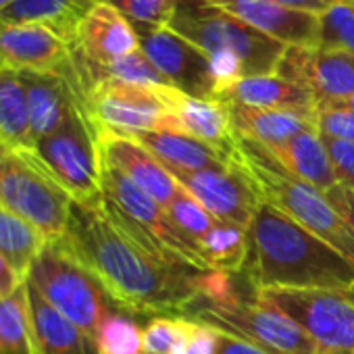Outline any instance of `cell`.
<instances>
[{"mask_svg": "<svg viewBox=\"0 0 354 354\" xmlns=\"http://www.w3.org/2000/svg\"><path fill=\"white\" fill-rule=\"evenodd\" d=\"M283 46H317L319 15L288 9L275 0H209Z\"/></svg>", "mask_w": 354, "mask_h": 354, "instance_id": "e0dca14e", "label": "cell"}, {"mask_svg": "<svg viewBox=\"0 0 354 354\" xmlns=\"http://www.w3.org/2000/svg\"><path fill=\"white\" fill-rule=\"evenodd\" d=\"M0 205L36 227L50 244L63 238L73 198L30 152L13 150L0 156Z\"/></svg>", "mask_w": 354, "mask_h": 354, "instance_id": "9c48e42d", "label": "cell"}, {"mask_svg": "<svg viewBox=\"0 0 354 354\" xmlns=\"http://www.w3.org/2000/svg\"><path fill=\"white\" fill-rule=\"evenodd\" d=\"M125 15L131 26L167 28L177 0H100Z\"/></svg>", "mask_w": 354, "mask_h": 354, "instance_id": "e575fe53", "label": "cell"}, {"mask_svg": "<svg viewBox=\"0 0 354 354\" xmlns=\"http://www.w3.org/2000/svg\"><path fill=\"white\" fill-rule=\"evenodd\" d=\"M3 67H5V65H3V61H0V69H3Z\"/></svg>", "mask_w": 354, "mask_h": 354, "instance_id": "bcb514c9", "label": "cell"}, {"mask_svg": "<svg viewBox=\"0 0 354 354\" xmlns=\"http://www.w3.org/2000/svg\"><path fill=\"white\" fill-rule=\"evenodd\" d=\"M232 165L248 177L265 203L354 261V234L346 227L325 192L290 173L265 144L236 133Z\"/></svg>", "mask_w": 354, "mask_h": 354, "instance_id": "277c9868", "label": "cell"}, {"mask_svg": "<svg viewBox=\"0 0 354 354\" xmlns=\"http://www.w3.org/2000/svg\"><path fill=\"white\" fill-rule=\"evenodd\" d=\"M269 150L279 158V162L290 173H294L302 182L310 184L321 192H327L337 184L327 148L317 129L302 131L290 142Z\"/></svg>", "mask_w": 354, "mask_h": 354, "instance_id": "d4e9b609", "label": "cell"}, {"mask_svg": "<svg viewBox=\"0 0 354 354\" xmlns=\"http://www.w3.org/2000/svg\"><path fill=\"white\" fill-rule=\"evenodd\" d=\"M0 61L15 71L63 73L75 86L71 44L44 24H0Z\"/></svg>", "mask_w": 354, "mask_h": 354, "instance_id": "9a60e30c", "label": "cell"}, {"mask_svg": "<svg viewBox=\"0 0 354 354\" xmlns=\"http://www.w3.org/2000/svg\"><path fill=\"white\" fill-rule=\"evenodd\" d=\"M275 3L294 9V11H304V13H313V15H321L325 13L331 5L339 3V0H275Z\"/></svg>", "mask_w": 354, "mask_h": 354, "instance_id": "b9f144b4", "label": "cell"}, {"mask_svg": "<svg viewBox=\"0 0 354 354\" xmlns=\"http://www.w3.org/2000/svg\"><path fill=\"white\" fill-rule=\"evenodd\" d=\"M24 281L26 279H21L17 275V271L9 265V261L3 254H0V298L17 292L24 286Z\"/></svg>", "mask_w": 354, "mask_h": 354, "instance_id": "60d3db41", "label": "cell"}, {"mask_svg": "<svg viewBox=\"0 0 354 354\" xmlns=\"http://www.w3.org/2000/svg\"><path fill=\"white\" fill-rule=\"evenodd\" d=\"M337 104H342V106L354 111V96H350V98H346V100H337Z\"/></svg>", "mask_w": 354, "mask_h": 354, "instance_id": "7bdbcfd3", "label": "cell"}, {"mask_svg": "<svg viewBox=\"0 0 354 354\" xmlns=\"http://www.w3.org/2000/svg\"><path fill=\"white\" fill-rule=\"evenodd\" d=\"M317 46L354 55V0H339L319 15Z\"/></svg>", "mask_w": 354, "mask_h": 354, "instance_id": "1f68e13d", "label": "cell"}, {"mask_svg": "<svg viewBox=\"0 0 354 354\" xmlns=\"http://www.w3.org/2000/svg\"><path fill=\"white\" fill-rule=\"evenodd\" d=\"M248 240L250 252L244 271L254 290L354 286V261L265 201L248 225Z\"/></svg>", "mask_w": 354, "mask_h": 354, "instance_id": "7a4b0ae2", "label": "cell"}, {"mask_svg": "<svg viewBox=\"0 0 354 354\" xmlns=\"http://www.w3.org/2000/svg\"><path fill=\"white\" fill-rule=\"evenodd\" d=\"M98 0H13L0 11V24H44L69 44L84 15Z\"/></svg>", "mask_w": 354, "mask_h": 354, "instance_id": "484cf974", "label": "cell"}, {"mask_svg": "<svg viewBox=\"0 0 354 354\" xmlns=\"http://www.w3.org/2000/svg\"><path fill=\"white\" fill-rule=\"evenodd\" d=\"M46 244L48 242L36 227L0 205V254L9 261L21 279L28 277L36 257Z\"/></svg>", "mask_w": 354, "mask_h": 354, "instance_id": "f1b7e54d", "label": "cell"}, {"mask_svg": "<svg viewBox=\"0 0 354 354\" xmlns=\"http://www.w3.org/2000/svg\"><path fill=\"white\" fill-rule=\"evenodd\" d=\"M28 286L32 327H34V354H100L96 339L57 313L34 286Z\"/></svg>", "mask_w": 354, "mask_h": 354, "instance_id": "44dd1931", "label": "cell"}, {"mask_svg": "<svg viewBox=\"0 0 354 354\" xmlns=\"http://www.w3.org/2000/svg\"><path fill=\"white\" fill-rule=\"evenodd\" d=\"M144 148H148L167 169H225L232 167L230 156L219 152L217 148L175 129L162 131H140L131 136Z\"/></svg>", "mask_w": 354, "mask_h": 354, "instance_id": "cb8c5ba5", "label": "cell"}, {"mask_svg": "<svg viewBox=\"0 0 354 354\" xmlns=\"http://www.w3.org/2000/svg\"><path fill=\"white\" fill-rule=\"evenodd\" d=\"M0 354H34L28 286L0 298Z\"/></svg>", "mask_w": 354, "mask_h": 354, "instance_id": "f546056e", "label": "cell"}, {"mask_svg": "<svg viewBox=\"0 0 354 354\" xmlns=\"http://www.w3.org/2000/svg\"><path fill=\"white\" fill-rule=\"evenodd\" d=\"M194 325L184 317H150L142 331V354H173L184 346Z\"/></svg>", "mask_w": 354, "mask_h": 354, "instance_id": "d6a6232c", "label": "cell"}, {"mask_svg": "<svg viewBox=\"0 0 354 354\" xmlns=\"http://www.w3.org/2000/svg\"><path fill=\"white\" fill-rule=\"evenodd\" d=\"M165 98L177 131L188 133L217 148L232 160V152L236 146V131L230 119V109L223 100L188 96L182 90L171 86L165 88Z\"/></svg>", "mask_w": 354, "mask_h": 354, "instance_id": "d6986e66", "label": "cell"}, {"mask_svg": "<svg viewBox=\"0 0 354 354\" xmlns=\"http://www.w3.org/2000/svg\"><path fill=\"white\" fill-rule=\"evenodd\" d=\"M329 354H354V352H329Z\"/></svg>", "mask_w": 354, "mask_h": 354, "instance_id": "f6af8a7d", "label": "cell"}, {"mask_svg": "<svg viewBox=\"0 0 354 354\" xmlns=\"http://www.w3.org/2000/svg\"><path fill=\"white\" fill-rule=\"evenodd\" d=\"M142 53L169 86L196 98L217 96V77L211 57L169 28L133 26Z\"/></svg>", "mask_w": 354, "mask_h": 354, "instance_id": "7c38bea8", "label": "cell"}, {"mask_svg": "<svg viewBox=\"0 0 354 354\" xmlns=\"http://www.w3.org/2000/svg\"><path fill=\"white\" fill-rule=\"evenodd\" d=\"M59 244L138 317H180L201 292L205 273L148 250L109 217L102 203H73Z\"/></svg>", "mask_w": 354, "mask_h": 354, "instance_id": "6da1fadb", "label": "cell"}, {"mask_svg": "<svg viewBox=\"0 0 354 354\" xmlns=\"http://www.w3.org/2000/svg\"><path fill=\"white\" fill-rule=\"evenodd\" d=\"M323 138V144L327 148L329 160L333 165L337 184H346L354 188V142H342L333 138Z\"/></svg>", "mask_w": 354, "mask_h": 354, "instance_id": "8d00e7d4", "label": "cell"}, {"mask_svg": "<svg viewBox=\"0 0 354 354\" xmlns=\"http://www.w3.org/2000/svg\"><path fill=\"white\" fill-rule=\"evenodd\" d=\"M167 169V167H165ZM175 182L190 192L215 219L236 223L248 230L257 207L263 203L248 177L232 167L225 169H167Z\"/></svg>", "mask_w": 354, "mask_h": 354, "instance_id": "4fadbf2b", "label": "cell"}, {"mask_svg": "<svg viewBox=\"0 0 354 354\" xmlns=\"http://www.w3.org/2000/svg\"><path fill=\"white\" fill-rule=\"evenodd\" d=\"M98 144L106 162L125 173L133 184H138L162 207H167L180 192V184L165 169V165L131 136L98 129Z\"/></svg>", "mask_w": 354, "mask_h": 354, "instance_id": "ac0fdd59", "label": "cell"}, {"mask_svg": "<svg viewBox=\"0 0 354 354\" xmlns=\"http://www.w3.org/2000/svg\"><path fill=\"white\" fill-rule=\"evenodd\" d=\"M217 100L236 102L257 109H288V111H308L315 113L317 100L315 96L300 88L298 84L271 73V75H252L242 77L221 90Z\"/></svg>", "mask_w": 354, "mask_h": 354, "instance_id": "603a6c76", "label": "cell"}, {"mask_svg": "<svg viewBox=\"0 0 354 354\" xmlns=\"http://www.w3.org/2000/svg\"><path fill=\"white\" fill-rule=\"evenodd\" d=\"M19 75L28 96L34 144L57 131L71 113L84 104L80 92L63 73L19 71Z\"/></svg>", "mask_w": 354, "mask_h": 354, "instance_id": "ffe728a7", "label": "cell"}, {"mask_svg": "<svg viewBox=\"0 0 354 354\" xmlns=\"http://www.w3.org/2000/svg\"><path fill=\"white\" fill-rule=\"evenodd\" d=\"M315 125L325 138L354 142V111L337 102H317Z\"/></svg>", "mask_w": 354, "mask_h": 354, "instance_id": "d590c367", "label": "cell"}, {"mask_svg": "<svg viewBox=\"0 0 354 354\" xmlns=\"http://www.w3.org/2000/svg\"><path fill=\"white\" fill-rule=\"evenodd\" d=\"M230 119L238 136L252 138L267 148H277L302 131L317 129L315 113L288 109H257L236 102H225Z\"/></svg>", "mask_w": 354, "mask_h": 354, "instance_id": "7402d4cb", "label": "cell"}, {"mask_svg": "<svg viewBox=\"0 0 354 354\" xmlns=\"http://www.w3.org/2000/svg\"><path fill=\"white\" fill-rule=\"evenodd\" d=\"M142 331L138 315L119 306L102 319L94 339L100 354H142Z\"/></svg>", "mask_w": 354, "mask_h": 354, "instance_id": "4dcf8cb0", "label": "cell"}, {"mask_svg": "<svg viewBox=\"0 0 354 354\" xmlns=\"http://www.w3.org/2000/svg\"><path fill=\"white\" fill-rule=\"evenodd\" d=\"M277 75L308 90L317 102L354 96V55L319 46H288Z\"/></svg>", "mask_w": 354, "mask_h": 354, "instance_id": "5bb4252c", "label": "cell"}, {"mask_svg": "<svg viewBox=\"0 0 354 354\" xmlns=\"http://www.w3.org/2000/svg\"><path fill=\"white\" fill-rule=\"evenodd\" d=\"M215 354H271L259 346H254L248 339H242L238 335L225 333L217 329V350Z\"/></svg>", "mask_w": 354, "mask_h": 354, "instance_id": "ab89813d", "label": "cell"}, {"mask_svg": "<svg viewBox=\"0 0 354 354\" xmlns=\"http://www.w3.org/2000/svg\"><path fill=\"white\" fill-rule=\"evenodd\" d=\"M215 350H217V329L196 323L194 329L190 331L188 339L184 342V346L177 348L175 352H180V354H215Z\"/></svg>", "mask_w": 354, "mask_h": 354, "instance_id": "74e56055", "label": "cell"}, {"mask_svg": "<svg viewBox=\"0 0 354 354\" xmlns=\"http://www.w3.org/2000/svg\"><path fill=\"white\" fill-rule=\"evenodd\" d=\"M173 223L180 227L188 238H192L196 244L203 240V236L215 225V217L190 194L180 186V192L173 196V201L165 207Z\"/></svg>", "mask_w": 354, "mask_h": 354, "instance_id": "836d02e7", "label": "cell"}, {"mask_svg": "<svg viewBox=\"0 0 354 354\" xmlns=\"http://www.w3.org/2000/svg\"><path fill=\"white\" fill-rule=\"evenodd\" d=\"M26 281L65 319L92 337L102 319L119 308L104 286L59 242L46 244L36 257Z\"/></svg>", "mask_w": 354, "mask_h": 354, "instance_id": "52a82bcc", "label": "cell"}, {"mask_svg": "<svg viewBox=\"0 0 354 354\" xmlns=\"http://www.w3.org/2000/svg\"><path fill=\"white\" fill-rule=\"evenodd\" d=\"M102 205L109 217L154 254L209 273L198 244L173 223L167 209L102 158Z\"/></svg>", "mask_w": 354, "mask_h": 354, "instance_id": "5b68a950", "label": "cell"}, {"mask_svg": "<svg viewBox=\"0 0 354 354\" xmlns=\"http://www.w3.org/2000/svg\"><path fill=\"white\" fill-rule=\"evenodd\" d=\"M0 144L15 152L34 148L26 88L19 71L9 67L0 69Z\"/></svg>", "mask_w": 354, "mask_h": 354, "instance_id": "4316f807", "label": "cell"}, {"mask_svg": "<svg viewBox=\"0 0 354 354\" xmlns=\"http://www.w3.org/2000/svg\"><path fill=\"white\" fill-rule=\"evenodd\" d=\"M140 48V40L131 21L115 7L98 3L80 21L71 53L86 65H106Z\"/></svg>", "mask_w": 354, "mask_h": 354, "instance_id": "2e32d148", "label": "cell"}, {"mask_svg": "<svg viewBox=\"0 0 354 354\" xmlns=\"http://www.w3.org/2000/svg\"><path fill=\"white\" fill-rule=\"evenodd\" d=\"M167 28L211 57L217 94L242 77L277 73L288 48L209 0H177Z\"/></svg>", "mask_w": 354, "mask_h": 354, "instance_id": "3957f363", "label": "cell"}, {"mask_svg": "<svg viewBox=\"0 0 354 354\" xmlns=\"http://www.w3.org/2000/svg\"><path fill=\"white\" fill-rule=\"evenodd\" d=\"M180 317L248 339L271 354H327L290 317L257 298L246 300L238 288L215 298L198 294Z\"/></svg>", "mask_w": 354, "mask_h": 354, "instance_id": "8992f818", "label": "cell"}, {"mask_svg": "<svg viewBox=\"0 0 354 354\" xmlns=\"http://www.w3.org/2000/svg\"><path fill=\"white\" fill-rule=\"evenodd\" d=\"M198 248L211 271L236 275L244 271L248 263V252H250L248 230L217 219L215 225L198 242Z\"/></svg>", "mask_w": 354, "mask_h": 354, "instance_id": "83f0119b", "label": "cell"}, {"mask_svg": "<svg viewBox=\"0 0 354 354\" xmlns=\"http://www.w3.org/2000/svg\"><path fill=\"white\" fill-rule=\"evenodd\" d=\"M254 298L298 323L327 354L354 352V286L339 290H254Z\"/></svg>", "mask_w": 354, "mask_h": 354, "instance_id": "30bf717a", "label": "cell"}, {"mask_svg": "<svg viewBox=\"0 0 354 354\" xmlns=\"http://www.w3.org/2000/svg\"><path fill=\"white\" fill-rule=\"evenodd\" d=\"M34 160L67 190L73 203H102V154L98 127L80 104L71 117L30 150Z\"/></svg>", "mask_w": 354, "mask_h": 354, "instance_id": "ba28073f", "label": "cell"}, {"mask_svg": "<svg viewBox=\"0 0 354 354\" xmlns=\"http://www.w3.org/2000/svg\"><path fill=\"white\" fill-rule=\"evenodd\" d=\"M325 196L331 203V207L337 211L346 227L354 234V188L346 184H335L331 190L325 192Z\"/></svg>", "mask_w": 354, "mask_h": 354, "instance_id": "f35d334b", "label": "cell"}, {"mask_svg": "<svg viewBox=\"0 0 354 354\" xmlns=\"http://www.w3.org/2000/svg\"><path fill=\"white\" fill-rule=\"evenodd\" d=\"M11 3H13V0H0V11H3V9H5L7 5H11Z\"/></svg>", "mask_w": 354, "mask_h": 354, "instance_id": "ee69618b", "label": "cell"}, {"mask_svg": "<svg viewBox=\"0 0 354 354\" xmlns=\"http://www.w3.org/2000/svg\"><path fill=\"white\" fill-rule=\"evenodd\" d=\"M165 88L167 86H138L104 80L86 92L84 106L98 129H109L123 136L175 129V121L165 98Z\"/></svg>", "mask_w": 354, "mask_h": 354, "instance_id": "8fae6325", "label": "cell"}]
</instances>
